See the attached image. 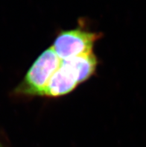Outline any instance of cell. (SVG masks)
I'll return each mask as SVG.
<instances>
[{
	"label": "cell",
	"mask_w": 146,
	"mask_h": 147,
	"mask_svg": "<svg viewBox=\"0 0 146 147\" xmlns=\"http://www.w3.org/2000/svg\"><path fill=\"white\" fill-rule=\"evenodd\" d=\"M66 61H68L78 74L81 83L90 78L91 76L95 73L98 64L96 57L93 53Z\"/></svg>",
	"instance_id": "277c9868"
},
{
	"label": "cell",
	"mask_w": 146,
	"mask_h": 147,
	"mask_svg": "<svg viewBox=\"0 0 146 147\" xmlns=\"http://www.w3.org/2000/svg\"><path fill=\"white\" fill-rule=\"evenodd\" d=\"M79 84V77L67 61H61V65L50 79L43 96L58 97L72 92Z\"/></svg>",
	"instance_id": "3957f363"
},
{
	"label": "cell",
	"mask_w": 146,
	"mask_h": 147,
	"mask_svg": "<svg viewBox=\"0 0 146 147\" xmlns=\"http://www.w3.org/2000/svg\"><path fill=\"white\" fill-rule=\"evenodd\" d=\"M99 35L81 28L63 31L57 36L52 48L61 61L93 53V46Z\"/></svg>",
	"instance_id": "7a4b0ae2"
},
{
	"label": "cell",
	"mask_w": 146,
	"mask_h": 147,
	"mask_svg": "<svg viewBox=\"0 0 146 147\" xmlns=\"http://www.w3.org/2000/svg\"><path fill=\"white\" fill-rule=\"evenodd\" d=\"M61 60L52 47L43 52L34 62L15 92L19 94L43 96L50 79L61 65Z\"/></svg>",
	"instance_id": "6da1fadb"
}]
</instances>
